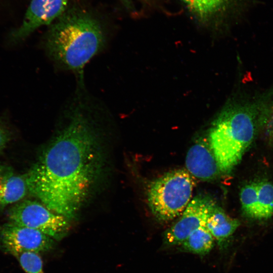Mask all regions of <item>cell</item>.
<instances>
[{"label": "cell", "mask_w": 273, "mask_h": 273, "mask_svg": "<svg viewBox=\"0 0 273 273\" xmlns=\"http://www.w3.org/2000/svg\"><path fill=\"white\" fill-rule=\"evenodd\" d=\"M105 37L100 23L91 16L73 10L61 15L49 30L45 48L59 67L82 76L84 65L102 50Z\"/></svg>", "instance_id": "cell-2"}, {"label": "cell", "mask_w": 273, "mask_h": 273, "mask_svg": "<svg viewBox=\"0 0 273 273\" xmlns=\"http://www.w3.org/2000/svg\"><path fill=\"white\" fill-rule=\"evenodd\" d=\"M214 241L206 226H203L192 232L179 245L180 249L183 251L204 256L212 250Z\"/></svg>", "instance_id": "cell-12"}, {"label": "cell", "mask_w": 273, "mask_h": 273, "mask_svg": "<svg viewBox=\"0 0 273 273\" xmlns=\"http://www.w3.org/2000/svg\"><path fill=\"white\" fill-rule=\"evenodd\" d=\"M257 192L258 181L245 185L240 193L242 209L245 215L252 219L254 217Z\"/></svg>", "instance_id": "cell-15"}, {"label": "cell", "mask_w": 273, "mask_h": 273, "mask_svg": "<svg viewBox=\"0 0 273 273\" xmlns=\"http://www.w3.org/2000/svg\"><path fill=\"white\" fill-rule=\"evenodd\" d=\"M0 237L5 248L14 256L24 252H48L56 244V240L39 231L10 222L2 225Z\"/></svg>", "instance_id": "cell-7"}, {"label": "cell", "mask_w": 273, "mask_h": 273, "mask_svg": "<svg viewBox=\"0 0 273 273\" xmlns=\"http://www.w3.org/2000/svg\"><path fill=\"white\" fill-rule=\"evenodd\" d=\"M215 204L212 199L204 195L192 198L177 221L164 232V246H179L192 232L205 226L209 213Z\"/></svg>", "instance_id": "cell-6"}, {"label": "cell", "mask_w": 273, "mask_h": 273, "mask_svg": "<svg viewBox=\"0 0 273 273\" xmlns=\"http://www.w3.org/2000/svg\"><path fill=\"white\" fill-rule=\"evenodd\" d=\"M11 134L8 129L0 122V152L10 140Z\"/></svg>", "instance_id": "cell-17"}, {"label": "cell", "mask_w": 273, "mask_h": 273, "mask_svg": "<svg viewBox=\"0 0 273 273\" xmlns=\"http://www.w3.org/2000/svg\"><path fill=\"white\" fill-rule=\"evenodd\" d=\"M273 215V184L258 181L254 219H266Z\"/></svg>", "instance_id": "cell-13"}, {"label": "cell", "mask_w": 273, "mask_h": 273, "mask_svg": "<svg viewBox=\"0 0 273 273\" xmlns=\"http://www.w3.org/2000/svg\"><path fill=\"white\" fill-rule=\"evenodd\" d=\"M8 216L9 222L39 231L56 241L62 240L70 229L68 219L37 201L24 200L14 204Z\"/></svg>", "instance_id": "cell-5"}, {"label": "cell", "mask_w": 273, "mask_h": 273, "mask_svg": "<svg viewBox=\"0 0 273 273\" xmlns=\"http://www.w3.org/2000/svg\"><path fill=\"white\" fill-rule=\"evenodd\" d=\"M68 0H31L22 24L13 34L14 40L22 39L37 28L51 23L64 11Z\"/></svg>", "instance_id": "cell-8"}, {"label": "cell", "mask_w": 273, "mask_h": 273, "mask_svg": "<svg viewBox=\"0 0 273 273\" xmlns=\"http://www.w3.org/2000/svg\"><path fill=\"white\" fill-rule=\"evenodd\" d=\"M26 273H45L43 262L38 253L24 252L14 256Z\"/></svg>", "instance_id": "cell-16"}, {"label": "cell", "mask_w": 273, "mask_h": 273, "mask_svg": "<svg viewBox=\"0 0 273 273\" xmlns=\"http://www.w3.org/2000/svg\"><path fill=\"white\" fill-rule=\"evenodd\" d=\"M196 184L195 178L184 169L171 170L152 181L147 200L156 219L167 222L180 215L192 199Z\"/></svg>", "instance_id": "cell-4"}, {"label": "cell", "mask_w": 273, "mask_h": 273, "mask_svg": "<svg viewBox=\"0 0 273 273\" xmlns=\"http://www.w3.org/2000/svg\"><path fill=\"white\" fill-rule=\"evenodd\" d=\"M28 192L24 175H19L10 166L0 163V211L21 201Z\"/></svg>", "instance_id": "cell-10"}, {"label": "cell", "mask_w": 273, "mask_h": 273, "mask_svg": "<svg viewBox=\"0 0 273 273\" xmlns=\"http://www.w3.org/2000/svg\"><path fill=\"white\" fill-rule=\"evenodd\" d=\"M258 111L253 104H231L212 123L207 138L222 173L231 172L252 143Z\"/></svg>", "instance_id": "cell-3"}, {"label": "cell", "mask_w": 273, "mask_h": 273, "mask_svg": "<svg viewBox=\"0 0 273 273\" xmlns=\"http://www.w3.org/2000/svg\"><path fill=\"white\" fill-rule=\"evenodd\" d=\"M77 95L64 111L63 126L24 174L28 192L69 220L91 195L105 166L96 110Z\"/></svg>", "instance_id": "cell-1"}, {"label": "cell", "mask_w": 273, "mask_h": 273, "mask_svg": "<svg viewBox=\"0 0 273 273\" xmlns=\"http://www.w3.org/2000/svg\"><path fill=\"white\" fill-rule=\"evenodd\" d=\"M240 225L239 220L229 216L216 204L210 211L206 224L221 250L228 246L230 239Z\"/></svg>", "instance_id": "cell-11"}, {"label": "cell", "mask_w": 273, "mask_h": 273, "mask_svg": "<svg viewBox=\"0 0 273 273\" xmlns=\"http://www.w3.org/2000/svg\"><path fill=\"white\" fill-rule=\"evenodd\" d=\"M185 163L186 170L201 180H213L222 173L207 138H200L190 147Z\"/></svg>", "instance_id": "cell-9"}, {"label": "cell", "mask_w": 273, "mask_h": 273, "mask_svg": "<svg viewBox=\"0 0 273 273\" xmlns=\"http://www.w3.org/2000/svg\"><path fill=\"white\" fill-rule=\"evenodd\" d=\"M271 131L273 133V112L271 115Z\"/></svg>", "instance_id": "cell-18"}, {"label": "cell", "mask_w": 273, "mask_h": 273, "mask_svg": "<svg viewBox=\"0 0 273 273\" xmlns=\"http://www.w3.org/2000/svg\"><path fill=\"white\" fill-rule=\"evenodd\" d=\"M200 20H206L220 12L229 0H180Z\"/></svg>", "instance_id": "cell-14"}]
</instances>
